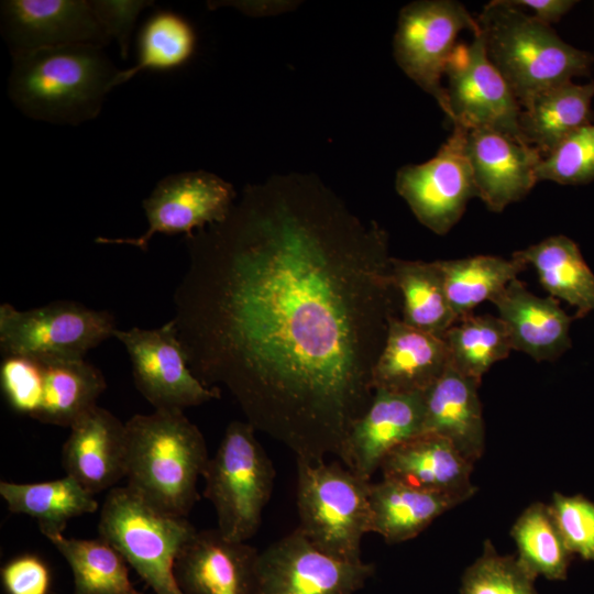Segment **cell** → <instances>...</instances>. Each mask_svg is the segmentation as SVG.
I'll list each match as a JSON object with an SVG mask.
<instances>
[{"mask_svg": "<svg viewBox=\"0 0 594 594\" xmlns=\"http://www.w3.org/2000/svg\"><path fill=\"white\" fill-rule=\"evenodd\" d=\"M185 243L173 320L193 374L296 458H340L396 316L387 232L288 174L248 185Z\"/></svg>", "mask_w": 594, "mask_h": 594, "instance_id": "6da1fadb", "label": "cell"}, {"mask_svg": "<svg viewBox=\"0 0 594 594\" xmlns=\"http://www.w3.org/2000/svg\"><path fill=\"white\" fill-rule=\"evenodd\" d=\"M102 48L72 45L12 54L10 100L33 120L79 125L96 119L119 72Z\"/></svg>", "mask_w": 594, "mask_h": 594, "instance_id": "7a4b0ae2", "label": "cell"}, {"mask_svg": "<svg viewBox=\"0 0 594 594\" xmlns=\"http://www.w3.org/2000/svg\"><path fill=\"white\" fill-rule=\"evenodd\" d=\"M127 486L162 512L187 517L210 457L184 410L138 414L127 422Z\"/></svg>", "mask_w": 594, "mask_h": 594, "instance_id": "3957f363", "label": "cell"}, {"mask_svg": "<svg viewBox=\"0 0 594 594\" xmlns=\"http://www.w3.org/2000/svg\"><path fill=\"white\" fill-rule=\"evenodd\" d=\"M488 59L520 107L539 92L590 73L594 57L558 36L510 0H493L476 18Z\"/></svg>", "mask_w": 594, "mask_h": 594, "instance_id": "277c9868", "label": "cell"}, {"mask_svg": "<svg viewBox=\"0 0 594 594\" xmlns=\"http://www.w3.org/2000/svg\"><path fill=\"white\" fill-rule=\"evenodd\" d=\"M296 464L297 528L328 556L362 562L361 542L371 522V481L336 461L296 458Z\"/></svg>", "mask_w": 594, "mask_h": 594, "instance_id": "5b68a950", "label": "cell"}, {"mask_svg": "<svg viewBox=\"0 0 594 594\" xmlns=\"http://www.w3.org/2000/svg\"><path fill=\"white\" fill-rule=\"evenodd\" d=\"M98 531L154 594H184L175 578V562L197 531L187 517L162 512L127 485L117 486L101 506Z\"/></svg>", "mask_w": 594, "mask_h": 594, "instance_id": "8992f818", "label": "cell"}, {"mask_svg": "<svg viewBox=\"0 0 594 594\" xmlns=\"http://www.w3.org/2000/svg\"><path fill=\"white\" fill-rule=\"evenodd\" d=\"M246 420L230 422L204 472V496L212 504L218 529L246 541L257 532L275 479L273 463Z\"/></svg>", "mask_w": 594, "mask_h": 594, "instance_id": "52a82bcc", "label": "cell"}, {"mask_svg": "<svg viewBox=\"0 0 594 594\" xmlns=\"http://www.w3.org/2000/svg\"><path fill=\"white\" fill-rule=\"evenodd\" d=\"M116 330L111 312L77 301L56 300L23 311L8 302L0 305L2 355L80 359Z\"/></svg>", "mask_w": 594, "mask_h": 594, "instance_id": "ba28073f", "label": "cell"}, {"mask_svg": "<svg viewBox=\"0 0 594 594\" xmlns=\"http://www.w3.org/2000/svg\"><path fill=\"white\" fill-rule=\"evenodd\" d=\"M477 33L476 18L453 0H420L399 12L394 35V57L400 69L425 92L432 96L448 116V98L442 77L457 38L464 31Z\"/></svg>", "mask_w": 594, "mask_h": 594, "instance_id": "9c48e42d", "label": "cell"}, {"mask_svg": "<svg viewBox=\"0 0 594 594\" xmlns=\"http://www.w3.org/2000/svg\"><path fill=\"white\" fill-rule=\"evenodd\" d=\"M444 76L448 79L447 117L453 124L468 130L496 131L522 142L519 129L521 107L488 59L480 30L473 34L471 43L457 45Z\"/></svg>", "mask_w": 594, "mask_h": 594, "instance_id": "30bf717a", "label": "cell"}, {"mask_svg": "<svg viewBox=\"0 0 594 594\" xmlns=\"http://www.w3.org/2000/svg\"><path fill=\"white\" fill-rule=\"evenodd\" d=\"M466 130H453L437 154L421 164L398 169L395 188L417 220L433 233H448L463 216L468 202L477 197L466 154Z\"/></svg>", "mask_w": 594, "mask_h": 594, "instance_id": "8fae6325", "label": "cell"}, {"mask_svg": "<svg viewBox=\"0 0 594 594\" xmlns=\"http://www.w3.org/2000/svg\"><path fill=\"white\" fill-rule=\"evenodd\" d=\"M237 198L233 186L216 174L191 170L162 178L142 202L147 230L136 238L95 239L101 244H124L146 252L157 233L191 235L195 231L221 222Z\"/></svg>", "mask_w": 594, "mask_h": 594, "instance_id": "7c38bea8", "label": "cell"}, {"mask_svg": "<svg viewBox=\"0 0 594 594\" xmlns=\"http://www.w3.org/2000/svg\"><path fill=\"white\" fill-rule=\"evenodd\" d=\"M129 354L136 389L155 410H184L221 396L190 371L172 319L160 328L116 330Z\"/></svg>", "mask_w": 594, "mask_h": 594, "instance_id": "4fadbf2b", "label": "cell"}, {"mask_svg": "<svg viewBox=\"0 0 594 594\" xmlns=\"http://www.w3.org/2000/svg\"><path fill=\"white\" fill-rule=\"evenodd\" d=\"M374 572L328 556L296 528L258 553L255 594H354Z\"/></svg>", "mask_w": 594, "mask_h": 594, "instance_id": "5bb4252c", "label": "cell"}, {"mask_svg": "<svg viewBox=\"0 0 594 594\" xmlns=\"http://www.w3.org/2000/svg\"><path fill=\"white\" fill-rule=\"evenodd\" d=\"M0 22L11 55L72 45L103 47L111 41L91 0H4Z\"/></svg>", "mask_w": 594, "mask_h": 594, "instance_id": "9a60e30c", "label": "cell"}, {"mask_svg": "<svg viewBox=\"0 0 594 594\" xmlns=\"http://www.w3.org/2000/svg\"><path fill=\"white\" fill-rule=\"evenodd\" d=\"M421 433L422 393L376 389L370 406L352 426L339 459L353 473L371 481L392 450Z\"/></svg>", "mask_w": 594, "mask_h": 594, "instance_id": "2e32d148", "label": "cell"}, {"mask_svg": "<svg viewBox=\"0 0 594 594\" xmlns=\"http://www.w3.org/2000/svg\"><path fill=\"white\" fill-rule=\"evenodd\" d=\"M258 553L218 528L197 530L176 559L175 578L184 594H255Z\"/></svg>", "mask_w": 594, "mask_h": 594, "instance_id": "e0dca14e", "label": "cell"}, {"mask_svg": "<svg viewBox=\"0 0 594 594\" xmlns=\"http://www.w3.org/2000/svg\"><path fill=\"white\" fill-rule=\"evenodd\" d=\"M465 146L477 198L492 211L522 199L538 182L543 156L534 146L486 129L466 130Z\"/></svg>", "mask_w": 594, "mask_h": 594, "instance_id": "ac0fdd59", "label": "cell"}, {"mask_svg": "<svg viewBox=\"0 0 594 594\" xmlns=\"http://www.w3.org/2000/svg\"><path fill=\"white\" fill-rule=\"evenodd\" d=\"M69 429L62 449L66 475L94 495L117 487L127 472L125 422L95 405Z\"/></svg>", "mask_w": 594, "mask_h": 594, "instance_id": "d6986e66", "label": "cell"}, {"mask_svg": "<svg viewBox=\"0 0 594 594\" xmlns=\"http://www.w3.org/2000/svg\"><path fill=\"white\" fill-rule=\"evenodd\" d=\"M491 302L503 321L513 350L534 360L553 361L570 346L569 316L552 296L539 297L518 278L512 280Z\"/></svg>", "mask_w": 594, "mask_h": 594, "instance_id": "ffe728a7", "label": "cell"}, {"mask_svg": "<svg viewBox=\"0 0 594 594\" xmlns=\"http://www.w3.org/2000/svg\"><path fill=\"white\" fill-rule=\"evenodd\" d=\"M473 466L447 439L421 433L392 450L380 470L383 479L449 495L463 503L476 491L471 482Z\"/></svg>", "mask_w": 594, "mask_h": 594, "instance_id": "44dd1931", "label": "cell"}, {"mask_svg": "<svg viewBox=\"0 0 594 594\" xmlns=\"http://www.w3.org/2000/svg\"><path fill=\"white\" fill-rule=\"evenodd\" d=\"M450 365L443 337L421 331L399 317L389 320L384 346L373 369L374 391L424 393Z\"/></svg>", "mask_w": 594, "mask_h": 594, "instance_id": "7402d4cb", "label": "cell"}, {"mask_svg": "<svg viewBox=\"0 0 594 594\" xmlns=\"http://www.w3.org/2000/svg\"><path fill=\"white\" fill-rule=\"evenodd\" d=\"M479 386L480 383L449 365L442 376L422 393L424 433L447 439L473 464L483 455L485 448Z\"/></svg>", "mask_w": 594, "mask_h": 594, "instance_id": "603a6c76", "label": "cell"}, {"mask_svg": "<svg viewBox=\"0 0 594 594\" xmlns=\"http://www.w3.org/2000/svg\"><path fill=\"white\" fill-rule=\"evenodd\" d=\"M369 501L370 532L378 534L392 544L417 537L436 518L462 503L449 495L387 479L371 482Z\"/></svg>", "mask_w": 594, "mask_h": 594, "instance_id": "cb8c5ba5", "label": "cell"}, {"mask_svg": "<svg viewBox=\"0 0 594 594\" xmlns=\"http://www.w3.org/2000/svg\"><path fill=\"white\" fill-rule=\"evenodd\" d=\"M593 98L594 81H569L539 92L521 108L522 142L542 156L550 154L569 135L591 123Z\"/></svg>", "mask_w": 594, "mask_h": 594, "instance_id": "d4e9b609", "label": "cell"}, {"mask_svg": "<svg viewBox=\"0 0 594 594\" xmlns=\"http://www.w3.org/2000/svg\"><path fill=\"white\" fill-rule=\"evenodd\" d=\"M531 265L543 289L575 308V318L594 312V274L576 243L559 234L513 253Z\"/></svg>", "mask_w": 594, "mask_h": 594, "instance_id": "484cf974", "label": "cell"}, {"mask_svg": "<svg viewBox=\"0 0 594 594\" xmlns=\"http://www.w3.org/2000/svg\"><path fill=\"white\" fill-rule=\"evenodd\" d=\"M0 495L13 514L34 518L48 539L63 535L73 518L95 513V495L69 475L35 483L0 482Z\"/></svg>", "mask_w": 594, "mask_h": 594, "instance_id": "4316f807", "label": "cell"}, {"mask_svg": "<svg viewBox=\"0 0 594 594\" xmlns=\"http://www.w3.org/2000/svg\"><path fill=\"white\" fill-rule=\"evenodd\" d=\"M43 392L35 420L70 427L107 388L102 373L84 358L41 359Z\"/></svg>", "mask_w": 594, "mask_h": 594, "instance_id": "83f0119b", "label": "cell"}, {"mask_svg": "<svg viewBox=\"0 0 594 594\" xmlns=\"http://www.w3.org/2000/svg\"><path fill=\"white\" fill-rule=\"evenodd\" d=\"M391 274L402 298L400 319L410 327L443 337L457 318L448 300L439 261L392 257Z\"/></svg>", "mask_w": 594, "mask_h": 594, "instance_id": "f1b7e54d", "label": "cell"}, {"mask_svg": "<svg viewBox=\"0 0 594 594\" xmlns=\"http://www.w3.org/2000/svg\"><path fill=\"white\" fill-rule=\"evenodd\" d=\"M450 307L457 320L473 314L483 301H492L527 267L512 256L476 255L438 260Z\"/></svg>", "mask_w": 594, "mask_h": 594, "instance_id": "f546056e", "label": "cell"}, {"mask_svg": "<svg viewBox=\"0 0 594 594\" xmlns=\"http://www.w3.org/2000/svg\"><path fill=\"white\" fill-rule=\"evenodd\" d=\"M70 566L73 594H144L129 578L123 556L102 538H48Z\"/></svg>", "mask_w": 594, "mask_h": 594, "instance_id": "4dcf8cb0", "label": "cell"}, {"mask_svg": "<svg viewBox=\"0 0 594 594\" xmlns=\"http://www.w3.org/2000/svg\"><path fill=\"white\" fill-rule=\"evenodd\" d=\"M196 33L193 25L180 14L158 10L143 24L138 38V61L127 69H119L113 88L142 72H167L177 69L193 57Z\"/></svg>", "mask_w": 594, "mask_h": 594, "instance_id": "1f68e13d", "label": "cell"}, {"mask_svg": "<svg viewBox=\"0 0 594 594\" xmlns=\"http://www.w3.org/2000/svg\"><path fill=\"white\" fill-rule=\"evenodd\" d=\"M443 339L450 366L480 384L483 375L513 350L503 321L491 315L462 317L448 329Z\"/></svg>", "mask_w": 594, "mask_h": 594, "instance_id": "d6a6232c", "label": "cell"}, {"mask_svg": "<svg viewBox=\"0 0 594 594\" xmlns=\"http://www.w3.org/2000/svg\"><path fill=\"white\" fill-rule=\"evenodd\" d=\"M517 559L535 578L563 581L573 554L566 548L549 510L541 502L530 504L510 529Z\"/></svg>", "mask_w": 594, "mask_h": 594, "instance_id": "836d02e7", "label": "cell"}, {"mask_svg": "<svg viewBox=\"0 0 594 594\" xmlns=\"http://www.w3.org/2000/svg\"><path fill=\"white\" fill-rule=\"evenodd\" d=\"M536 579L517 556L501 554L486 540L481 556L463 573L460 594H538Z\"/></svg>", "mask_w": 594, "mask_h": 594, "instance_id": "e575fe53", "label": "cell"}, {"mask_svg": "<svg viewBox=\"0 0 594 594\" xmlns=\"http://www.w3.org/2000/svg\"><path fill=\"white\" fill-rule=\"evenodd\" d=\"M537 179L561 185H581L594 179V124L590 123L563 140L542 157Z\"/></svg>", "mask_w": 594, "mask_h": 594, "instance_id": "d590c367", "label": "cell"}, {"mask_svg": "<svg viewBox=\"0 0 594 594\" xmlns=\"http://www.w3.org/2000/svg\"><path fill=\"white\" fill-rule=\"evenodd\" d=\"M43 362L26 355H2L0 384L6 402L20 415L35 418L42 402Z\"/></svg>", "mask_w": 594, "mask_h": 594, "instance_id": "8d00e7d4", "label": "cell"}, {"mask_svg": "<svg viewBox=\"0 0 594 594\" xmlns=\"http://www.w3.org/2000/svg\"><path fill=\"white\" fill-rule=\"evenodd\" d=\"M548 506L569 551L594 562V502L556 492Z\"/></svg>", "mask_w": 594, "mask_h": 594, "instance_id": "74e56055", "label": "cell"}, {"mask_svg": "<svg viewBox=\"0 0 594 594\" xmlns=\"http://www.w3.org/2000/svg\"><path fill=\"white\" fill-rule=\"evenodd\" d=\"M96 16L112 40L118 42L122 58H127L130 38L140 13L154 1L148 0H91Z\"/></svg>", "mask_w": 594, "mask_h": 594, "instance_id": "f35d334b", "label": "cell"}, {"mask_svg": "<svg viewBox=\"0 0 594 594\" xmlns=\"http://www.w3.org/2000/svg\"><path fill=\"white\" fill-rule=\"evenodd\" d=\"M1 582L7 594H48L51 571L35 554H21L1 568Z\"/></svg>", "mask_w": 594, "mask_h": 594, "instance_id": "ab89813d", "label": "cell"}, {"mask_svg": "<svg viewBox=\"0 0 594 594\" xmlns=\"http://www.w3.org/2000/svg\"><path fill=\"white\" fill-rule=\"evenodd\" d=\"M519 8H528L540 22L548 25L559 22L578 1L573 0H510Z\"/></svg>", "mask_w": 594, "mask_h": 594, "instance_id": "60d3db41", "label": "cell"}]
</instances>
